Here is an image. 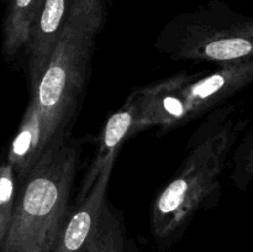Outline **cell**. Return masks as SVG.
Wrapping results in <instances>:
<instances>
[{
	"mask_svg": "<svg viewBox=\"0 0 253 252\" xmlns=\"http://www.w3.org/2000/svg\"><path fill=\"white\" fill-rule=\"evenodd\" d=\"M221 64L200 78L178 74L146 86L142 100L145 123L174 127L224 103L252 82V57Z\"/></svg>",
	"mask_w": 253,
	"mask_h": 252,
	"instance_id": "obj_5",
	"label": "cell"
},
{
	"mask_svg": "<svg viewBox=\"0 0 253 252\" xmlns=\"http://www.w3.org/2000/svg\"><path fill=\"white\" fill-rule=\"evenodd\" d=\"M157 46L174 59L226 63L251 58L253 20L222 0H209L173 17L161 31Z\"/></svg>",
	"mask_w": 253,
	"mask_h": 252,
	"instance_id": "obj_4",
	"label": "cell"
},
{
	"mask_svg": "<svg viewBox=\"0 0 253 252\" xmlns=\"http://www.w3.org/2000/svg\"><path fill=\"white\" fill-rule=\"evenodd\" d=\"M114 165H108L99 174L90 192L67 215L52 252H84L98 222L99 214L106 200L109 178Z\"/></svg>",
	"mask_w": 253,
	"mask_h": 252,
	"instance_id": "obj_7",
	"label": "cell"
},
{
	"mask_svg": "<svg viewBox=\"0 0 253 252\" xmlns=\"http://www.w3.org/2000/svg\"><path fill=\"white\" fill-rule=\"evenodd\" d=\"M110 0H72L62 31L27 109L39 120L44 150L67 131L88 78L96 35L104 26Z\"/></svg>",
	"mask_w": 253,
	"mask_h": 252,
	"instance_id": "obj_1",
	"label": "cell"
},
{
	"mask_svg": "<svg viewBox=\"0 0 253 252\" xmlns=\"http://www.w3.org/2000/svg\"><path fill=\"white\" fill-rule=\"evenodd\" d=\"M236 156V172H235V178H236V183L240 187H245L251 179L252 172L249 170L245 166V161L246 158L252 157V135L251 131L246 135V141L245 143L240 145L237 151L235 152Z\"/></svg>",
	"mask_w": 253,
	"mask_h": 252,
	"instance_id": "obj_12",
	"label": "cell"
},
{
	"mask_svg": "<svg viewBox=\"0 0 253 252\" xmlns=\"http://www.w3.org/2000/svg\"><path fill=\"white\" fill-rule=\"evenodd\" d=\"M84 252H128L123 224L105 200Z\"/></svg>",
	"mask_w": 253,
	"mask_h": 252,
	"instance_id": "obj_10",
	"label": "cell"
},
{
	"mask_svg": "<svg viewBox=\"0 0 253 252\" xmlns=\"http://www.w3.org/2000/svg\"><path fill=\"white\" fill-rule=\"evenodd\" d=\"M72 0H41L25 47L30 89L39 82L62 31Z\"/></svg>",
	"mask_w": 253,
	"mask_h": 252,
	"instance_id": "obj_6",
	"label": "cell"
},
{
	"mask_svg": "<svg viewBox=\"0 0 253 252\" xmlns=\"http://www.w3.org/2000/svg\"><path fill=\"white\" fill-rule=\"evenodd\" d=\"M79 162V147L59 131L17 184L11 226L0 252H26L56 244L67 215Z\"/></svg>",
	"mask_w": 253,
	"mask_h": 252,
	"instance_id": "obj_2",
	"label": "cell"
},
{
	"mask_svg": "<svg viewBox=\"0 0 253 252\" xmlns=\"http://www.w3.org/2000/svg\"><path fill=\"white\" fill-rule=\"evenodd\" d=\"M202 128L175 177L158 193L151 212V231L160 250L183 235L195 212L204 207L220 185V177L234 148L241 121L222 118Z\"/></svg>",
	"mask_w": 253,
	"mask_h": 252,
	"instance_id": "obj_3",
	"label": "cell"
},
{
	"mask_svg": "<svg viewBox=\"0 0 253 252\" xmlns=\"http://www.w3.org/2000/svg\"><path fill=\"white\" fill-rule=\"evenodd\" d=\"M54 244H40L30 247L26 252H52Z\"/></svg>",
	"mask_w": 253,
	"mask_h": 252,
	"instance_id": "obj_13",
	"label": "cell"
},
{
	"mask_svg": "<svg viewBox=\"0 0 253 252\" xmlns=\"http://www.w3.org/2000/svg\"><path fill=\"white\" fill-rule=\"evenodd\" d=\"M136 113H137V90L132 95L128 96L126 103L106 121L100 141H99L95 157H94L93 162L90 163V167L84 175L83 180H82L77 203L83 200L86 197V194L90 192L91 187L98 179L101 170L109 163H113L115 161V156L118 153L119 147L126 140V137L132 136Z\"/></svg>",
	"mask_w": 253,
	"mask_h": 252,
	"instance_id": "obj_8",
	"label": "cell"
},
{
	"mask_svg": "<svg viewBox=\"0 0 253 252\" xmlns=\"http://www.w3.org/2000/svg\"><path fill=\"white\" fill-rule=\"evenodd\" d=\"M41 0H5L2 20V53L7 61L25 51L30 25Z\"/></svg>",
	"mask_w": 253,
	"mask_h": 252,
	"instance_id": "obj_9",
	"label": "cell"
},
{
	"mask_svg": "<svg viewBox=\"0 0 253 252\" xmlns=\"http://www.w3.org/2000/svg\"><path fill=\"white\" fill-rule=\"evenodd\" d=\"M17 179L12 166L6 160L0 163V249L9 232L14 214Z\"/></svg>",
	"mask_w": 253,
	"mask_h": 252,
	"instance_id": "obj_11",
	"label": "cell"
}]
</instances>
